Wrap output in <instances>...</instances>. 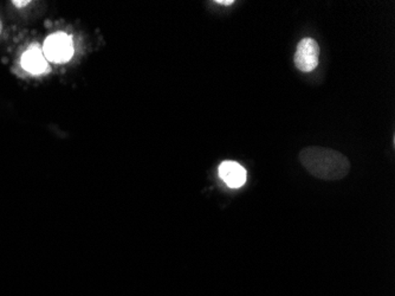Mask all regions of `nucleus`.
<instances>
[{"label":"nucleus","mask_w":395,"mask_h":296,"mask_svg":"<svg viewBox=\"0 0 395 296\" xmlns=\"http://www.w3.org/2000/svg\"><path fill=\"white\" fill-rule=\"evenodd\" d=\"M12 4H14L16 7H24L26 6L28 4H30V0H21V1H19V0H14Z\"/></svg>","instance_id":"nucleus-6"},{"label":"nucleus","mask_w":395,"mask_h":296,"mask_svg":"<svg viewBox=\"0 0 395 296\" xmlns=\"http://www.w3.org/2000/svg\"><path fill=\"white\" fill-rule=\"evenodd\" d=\"M298 160L309 174L325 181H337L349 174V159L339 151L321 146H309L300 152Z\"/></svg>","instance_id":"nucleus-1"},{"label":"nucleus","mask_w":395,"mask_h":296,"mask_svg":"<svg viewBox=\"0 0 395 296\" xmlns=\"http://www.w3.org/2000/svg\"><path fill=\"white\" fill-rule=\"evenodd\" d=\"M294 62L296 68L302 73L315 70L320 62V46L315 39L303 38L298 43Z\"/></svg>","instance_id":"nucleus-3"},{"label":"nucleus","mask_w":395,"mask_h":296,"mask_svg":"<svg viewBox=\"0 0 395 296\" xmlns=\"http://www.w3.org/2000/svg\"><path fill=\"white\" fill-rule=\"evenodd\" d=\"M218 172H219L221 180L231 189H238V187L243 186L245 181H246V178H248L246 169L241 164L231 162V160L221 162Z\"/></svg>","instance_id":"nucleus-4"},{"label":"nucleus","mask_w":395,"mask_h":296,"mask_svg":"<svg viewBox=\"0 0 395 296\" xmlns=\"http://www.w3.org/2000/svg\"><path fill=\"white\" fill-rule=\"evenodd\" d=\"M1 30H3V25H1V21H0V33H1Z\"/></svg>","instance_id":"nucleus-8"},{"label":"nucleus","mask_w":395,"mask_h":296,"mask_svg":"<svg viewBox=\"0 0 395 296\" xmlns=\"http://www.w3.org/2000/svg\"><path fill=\"white\" fill-rule=\"evenodd\" d=\"M43 53L46 60L53 63H67L74 56V43L71 36L57 32L46 39Z\"/></svg>","instance_id":"nucleus-2"},{"label":"nucleus","mask_w":395,"mask_h":296,"mask_svg":"<svg viewBox=\"0 0 395 296\" xmlns=\"http://www.w3.org/2000/svg\"><path fill=\"white\" fill-rule=\"evenodd\" d=\"M21 63L23 69L32 75L44 74L50 69L44 53L38 48H32L25 51L21 56Z\"/></svg>","instance_id":"nucleus-5"},{"label":"nucleus","mask_w":395,"mask_h":296,"mask_svg":"<svg viewBox=\"0 0 395 296\" xmlns=\"http://www.w3.org/2000/svg\"><path fill=\"white\" fill-rule=\"evenodd\" d=\"M214 3L223 5V6H230L232 4H235V1H233V0H217V1H214Z\"/></svg>","instance_id":"nucleus-7"}]
</instances>
